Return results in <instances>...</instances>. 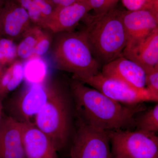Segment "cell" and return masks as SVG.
Listing matches in <instances>:
<instances>
[{"instance_id": "cell-22", "label": "cell", "mask_w": 158, "mask_h": 158, "mask_svg": "<svg viewBox=\"0 0 158 158\" xmlns=\"http://www.w3.org/2000/svg\"><path fill=\"white\" fill-rule=\"evenodd\" d=\"M52 34L48 30L43 29L35 48L34 57H41L48 52L52 44Z\"/></svg>"}, {"instance_id": "cell-21", "label": "cell", "mask_w": 158, "mask_h": 158, "mask_svg": "<svg viewBox=\"0 0 158 158\" xmlns=\"http://www.w3.org/2000/svg\"><path fill=\"white\" fill-rule=\"evenodd\" d=\"M12 76L6 89V96L20 85L24 75V68L21 61L16 60L12 63Z\"/></svg>"}, {"instance_id": "cell-15", "label": "cell", "mask_w": 158, "mask_h": 158, "mask_svg": "<svg viewBox=\"0 0 158 158\" xmlns=\"http://www.w3.org/2000/svg\"><path fill=\"white\" fill-rule=\"evenodd\" d=\"M21 123L3 114L0 122V158H26Z\"/></svg>"}, {"instance_id": "cell-17", "label": "cell", "mask_w": 158, "mask_h": 158, "mask_svg": "<svg viewBox=\"0 0 158 158\" xmlns=\"http://www.w3.org/2000/svg\"><path fill=\"white\" fill-rule=\"evenodd\" d=\"M43 29L39 26L32 24L25 32L20 42L17 45V57L22 60H27L34 57V51L38 39Z\"/></svg>"}, {"instance_id": "cell-19", "label": "cell", "mask_w": 158, "mask_h": 158, "mask_svg": "<svg viewBox=\"0 0 158 158\" xmlns=\"http://www.w3.org/2000/svg\"><path fill=\"white\" fill-rule=\"evenodd\" d=\"M17 45L14 40L0 35V62L4 66L17 60Z\"/></svg>"}, {"instance_id": "cell-14", "label": "cell", "mask_w": 158, "mask_h": 158, "mask_svg": "<svg viewBox=\"0 0 158 158\" xmlns=\"http://www.w3.org/2000/svg\"><path fill=\"white\" fill-rule=\"evenodd\" d=\"M101 70L105 76L119 80L135 88L146 87V73L144 69L123 56L103 65Z\"/></svg>"}, {"instance_id": "cell-6", "label": "cell", "mask_w": 158, "mask_h": 158, "mask_svg": "<svg viewBox=\"0 0 158 158\" xmlns=\"http://www.w3.org/2000/svg\"><path fill=\"white\" fill-rule=\"evenodd\" d=\"M70 158H113L107 131L93 127L77 117Z\"/></svg>"}, {"instance_id": "cell-7", "label": "cell", "mask_w": 158, "mask_h": 158, "mask_svg": "<svg viewBox=\"0 0 158 158\" xmlns=\"http://www.w3.org/2000/svg\"><path fill=\"white\" fill-rule=\"evenodd\" d=\"M81 81L123 104L136 105L144 102L158 101V97L153 95L146 88H135L119 80L105 76L101 72Z\"/></svg>"}, {"instance_id": "cell-30", "label": "cell", "mask_w": 158, "mask_h": 158, "mask_svg": "<svg viewBox=\"0 0 158 158\" xmlns=\"http://www.w3.org/2000/svg\"></svg>"}, {"instance_id": "cell-29", "label": "cell", "mask_w": 158, "mask_h": 158, "mask_svg": "<svg viewBox=\"0 0 158 158\" xmlns=\"http://www.w3.org/2000/svg\"><path fill=\"white\" fill-rule=\"evenodd\" d=\"M2 5H0V9H1V6H2Z\"/></svg>"}, {"instance_id": "cell-27", "label": "cell", "mask_w": 158, "mask_h": 158, "mask_svg": "<svg viewBox=\"0 0 158 158\" xmlns=\"http://www.w3.org/2000/svg\"><path fill=\"white\" fill-rule=\"evenodd\" d=\"M2 100L0 99V122L2 120V117L3 113V105L2 104Z\"/></svg>"}, {"instance_id": "cell-12", "label": "cell", "mask_w": 158, "mask_h": 158, "mask_svg": "<svg viewBox=\"0 0 158 158\" xmlns=\"http://www.w3.org/2000/svg\"><path fill=\"white\" fill-rule=\"evenodd\" d=\"M122 15L127 35V44L143 39L158 28V12L147 10H122Z\"/></svg>"}, {"instance_id": "cell-26", "label": "cell", "mask_w": 158, "mask_h": 158, "mask_svg": "<svg viewBox=\"0 0 158 158\" xmlns=\"http://www.w3.org/2000/svg\"><path fill=\"white\" fill-rule=\"evenodd\" d=\"M6 66L3 65L0 62V80H1V78L2 76L3 73H4V72L6 70Z\"/></svg>"}, {"instance_id": "cell-9", "label": "cell", "mask_w": 158, "mask_h": 158, "mask_svg": "<svg viewBox=\"0 0 158 158\" xmlns=\"http://www.w3.org/2000/svg\"><path fill=\"white\" fill-rule=\"evenodd\" d=\"M32 24L27 12L14 0H8L0 9V35L12 40L21 38Z\"/></svg>"}, {"instance_id": "cell-28", "label": "cell", "mask_w": 158, "mask_h": 158, "mask_svg": "<svg viewBox=\"0 0 158 158\" xmlns=\"http://www.w3.org/2000/svg\"><path fill=\"white\" fill-rule=\"evenodd\" d=\"M7 1H8V0H0V5L2 6Z\"/></svg>"}, {"instance_id": "cell-13", "label": "cell", "mask_w": 158, "mask_h": 158, "mask_svg": "<svg viewBox=\"0 0 158 158\" xmlns=\"http://www.w3.org/2000/svg\"><path fill=\"white\" fill-rule=\"evenodd\" d=\"M122 56L148 71L158 66V28L143 39L127 44Z\"/></svg>"}, {"instance_id": "cell-11", "label": "cell", "mask_w": 158, "mask_h": 158, "mask_svg": "<svg viewBox=\"0 0 158 158\" xmlns=\"http://www.w3.org/2000/svg\"><path fill=\"white\" fill-rule=\"evenodd\" d=\"M22 125V140L26 158H59L48 136L33 122Z\"/></svg>"}, {"instance_id": "cell-5", "label": "cell", "mask_w": 158, "mask_h": 158, "mask_svg": "<svg viewBox=\"0 0 158 158\" xmlns=\"http://www.w3.org/2000/svg\"><path fill=\"white\" fill-rule=\"evenodd\" d=\"M107 131L113 158H158L156 134L136 130Z\"/></svg>"}, {"instance_id": "cell-16", "label": "cell", "mask_w": 158, "mask_h": 158, "mask_svg": "<svg viewBox=\"0 0 158 158\" xmlns=\"http://www.w3.org/2000/svg\"><path fill=\"white\" fill-rule=\"evenodd\" d=\"M27 12L31 22L45 28L46 24L52 16L56 8L49 0H14Z\"/></svg>"}, {"instance_id": "cell-20", "label": "cell", "mask_w": 158, "mask_h": 158, "mask_svg": "<svg viewBox=\"0 0 158 158\" xmlns=\"http://www.w3.org/2000/svg\"><path fill=\"white\" fill-rule=\"evenodd\" d=\"M127 10H147L158 12V0H122Z\"/></svg>"}, {"instance_id": "cell-24", "label": "cell", "mask_w": 158, "mask_h": 158, "mask_svg": "<svg viewBox=\"0 0 158 158\" xmlns=\"http://www.w3.org/2000/svg\"><path fill=\"white\" fill-rule=\"evenodd\" d=\"M146 73L145 88L153 95L158 97V66Z\"/></svg>"}, {"instance_id": "cell-18", "label": "cell", "mask_w": 158, "mask_h": 158, "mask_svg": "<svg viewBox=\"0 0 158 158\" xmlns=\"http://www.w3.org/2000/svg\"><path fill=\"white\" fill-rule=\"evenodd\" d=\"M145 111L140 117L136 118V131L156 134L158 131V103L146 112Z\"/></svg>"}, {"instance_id": "cell-8", "label": "cell", "mask_w": 158, "mask_h": 158, "mask_svg": "<svg viewBox=\"0 0 158 158\" xmlns=\"http://www.w3.org/2000/svg\"><path fill=\"white\" fill-rule=\"evenodd\" d=\"M50 81L31 84L10 99L7 105L8 116L22 123L31 122L48 98Z\"/></svg>"}, {"instance_id": "cell-10", "label": "cell", "mask_w": 158, "mask_h": 158, "mask_svg": "<svg viewBox=\"0 0 158 158\" xmlns=\"http://www.w3.org/2000/svg\"><path fill=\"white\" fill-rule=\"evenodd\" d=\"M91 10L88 0H78L69 6L56 9L44 29L54 34L73 31Z\"/></svg>"}, {"instance_id": "cell-25", "label": "cell", "mask_w": 158, "mask_h": 158, "mask_svg": "<svg viewBox=\"0 0 158 158\" xmlns=\"http://www.w3.org/2000/svg\"><path fill=\"white\" fill-rule=\"evenodd\" d=\"M56 9L69 6L78 0H49Z\"/></svg>"}, {"instance_id": "cell-1", "label": "cell", "mask_w": 158, "mask_h": 158, "mask_svg": "<svg viewBox=\"0 0 158 158\" xmlns=\"http://www.w3.org/2000/svg\"><path fill=\"white\" fill-rule=\"evenodd\" d=\"M69 85L77 117L99 129L132 130L136 127V116L146 110L143 103H120L73 78Z\"/></svg>"}, {"instance_id": "cell-3", "label": "cell", "mask_w": 158, "mask_h": 158, "mask_svg": "<svg viewBox=\"0 0 158 158\" xmlns=\"http://www.w3.org/2000/svg\"><path fill=\"white\" fill-rule=\"evenodd\" d=\"M54 34L52 57L57 69L80 81L100 72L102 66L94 58L83 30Z\"/></svg>"}, {"instance_id": "cell-23", "label": "cell", "mask_w": 158, "mask_h": 158, "mask_svg": "<svg viewBox=\"0 0 158 158\" xmlns=\"http://www.w3.org/2000/svg\"><path fill=\"white\" fill-rule=\"evenodd\" d=\"M94 14L105 13L116 8L119 0H88Z\"/></svg>"}, {"instance_id": "cell-4", "label": "cell", "mask_w": 158, "mask_h": 158, "mask_svg": "<svg viewBox=\"0 0 158 158\" xmlns=\"http://www.w3.org/2000/svg\"><path fill=\"white\" fill-rule=\"evenodd\" d=\"M69 98L62 85L50 81L48 98L34 118V123L45 133L57 152L67 146L71 131V110Z\"/></svg>"}, {"instance_id": "cell-2", "label": "cell", "mask_w": 158, "mask_h": 158, "mask_svg": "<svg viewBox=\"0 0 158 158\" xmlns=\"http://www.w3.org/2000/svg\"><path fill=\"white\" fill-rule=\"evenodd\" d=\"M122 11L115 8L102 14L88 13L82 19L91 54L102 66L122 56L127 43Z\"/></svg>"}]
</instances>
